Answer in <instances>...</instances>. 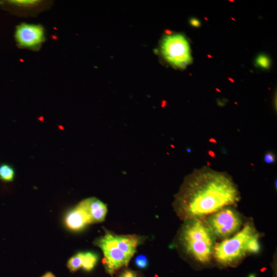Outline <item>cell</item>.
<instances>
[{
	"label": "cell",
	"instance_id": "1",
	"mask_svg": "<svg viewBox=\"0 0 277 277\" xmlns=\"http://www.w3.org/2000/svg\"><path fill=\"white\" fill-rule=\"evenodd\" d=\"M240 199L238 186L231 175L205 166L185 178L174 206L185 221L204 220L226 207L237 205Z\"/></svg>",
	"mask_w": 277,
	"mask_h": 277
},
{
	"label": "cell",
	"instance_id": "2",
	"mask_svg": "<svg viewBox=\"0 0 277 277\" xmlns=\"http://www.w3.org/2000/svg\"><path fill=\"white\" fill-rule=\"evenodd\" d=\"M259 234L252 222H247L237 234L216 243L213 258L221 266H236L247 255L259 252Z\"/></svg>",
	"mask_w": 277,
	"mask_h": 277
},
{
	"label": "cell",
	"instance_id": "3",
	"mask_svg": "<svg viewBox=\"0 0 277 277\" xmlns=\"http://www.w3.org/2000/svg\"><path fill=\"white\" fill-rule=\"evenodd\" d=\"M185 222L180 234V241L185 252L199 263H210L214 257L216 238L204 219Z\"/></svg>",
	"mask_w": 277,
	"mask_h": 277
},
{
	"label": "cell",
	"instance_id": "4",
	"mask_svg": "<svg viewBox=\"0 0 277 277\" xmlns=\"http://www.w3.org/2000/svg\"><path fill=\"white\" fill-rule=\"evenodd\" d=\"M204 221L216 239L223 240L237 234L243 224L241 214L234 206H227L215 212Z\"/></svg>",
	"mask_w": 277,
	"mask_h": 277
},
{
	"label": "cell",
	"instance_id": "5",
	"mask_svg": "<svg viewBox=\"0 0 277 277\" xmlns=\"http://www.w3.org/2000/svg\"><path fill=\"white\" fill-rule=\"evenodd\" d=\"M164 58L172 66L184 69L192 62L189 43L181 34L165 36L161 44Z\"/></svg>",
	"mask_w": 277,
	"mask_h": 277
},
{
	"label": "cell",
	"instance_id": "6",
	"mask_svg": "<svg viewBox=\"0 0 277 277\" xmlns=\"http://www.w3.org/2000/svg\"><path fill=\"white\" fill-rule=\"evenodd\" d=\"M96 243L103 252L106 269L109 274H112L121 267L127 266L131 258L117 246L114 234L106 233Z\"/></svg>",
	"mask_w": 277,
	"mask_h": 277
},
{
	"label": "cell",
	"instance_id": "7",
	"mask_svg": "<svg viewBox=\"0 0 277 277\" xmlns=\"http://www.w3.org/2000/svg\"><path fill=\"white\" fill-rule=\"evenodd\" d=\"M15 38L20 47L38 49L45 39L44 28L40 25L22 23L17 27Z\"/></svg>",
	"mask_w": 277,
	"mask_h": 277
},
{
	"label": "cell",
	"instance_id": "8",
	"mask_svg": "<svg viewBox=\"0 0 277 277\" xmlns=\"http://www.w3.org/2000/svg\"><path fill=\"white\" fill-rule=\"evenodd\" d=\"M79 204L87 212L91 224L101 223L104 220L107 208L100 200L95 198H91L82 201Z\"/></svg>",
	"mask_w": 277,
	"mask_h": 277
},
{
	"label": "cell",
	"instance_id": "9",
	"mask_svg": "<svg viewBox=\"0 0 277 277\" xmlns=\"http://www.w3.org/2000/svg\"><path fill=\"white\" fill-rule=\"evenodd\" d=\"M65 224L71 230L79 231L91 224L87 212L79 204L66 215Z\"/></svg>",
	"mask_w": 277,
	"mask_h": 277
},
{
	"label": "cell",
	"instance_id": "10",
	"mask_svg": "<svg viewBox=\"0 0 277 277\" xmlns=\"http://www.w3.org/2000/svg\"><path fill=\"white\" fill-rule=\"evenodd\" d=\"M117 246L122 251L132 258L135 253L138 244V238L133 235L117 236L114 235Z\"/></svg>",
	"mask_w": 277,
	"mask_h": 277
},
{
	"label": "cell",
	"instance_id": "11",
	"mask_svg": "<svg viewBox=\"0 0 277 277\" xmlns=\"http://www.w3.org/2000/svg\"><path fill=\"white\" fill-rule=\"evenodd\" d=\"M11 6L24 13H30L35 11H38L43 6V3L36 0H15L7 3Z\"/></svg>",
	"mask_w": 277,
	"mask_h": 277
},
{
	"label": "cell",
	"instance_id": "12",
	"mask_svg": "<svg viewBox=\"0 0 277 277\" xmlns=\"http://www.w3.org/2000/svg\"><path fill=\"white\" fill-rule=\"evenodd\" d=\"M98 257L93 252L83 253L82 267L86 271L92 270L97 264Z\"/></svg>",
	"mask_w": 277,
	"mask_h": 277
},
{
	"label": "cell",
	"instance_id": "13",
	"mask_svg": "<svg viewBox=\"0 0 277 277\" xmlns=\"http://www.w3.org/2000/svg\"><path fill=\"white\" fill-rule=\"evenodd\" d=\"M14 177L15 171L11 166L7 164L0 165V179L11 182L14 180Z\"/></svg>",
	"mask_w": 277,
	"mask_h": 277
},
{
	"label": "cell",
	"instance_id": "14",
	"mask_svg": "<svg viewBox=\"0 0 277 277\" xmlns=\"http://www.w3.org/2000/svg\"><path fill=\"white\" fill-rule=\"evenodd\" d=\"M83 253H79L72 257L67 263L71 271H76L82 266Z\"/></svg>",
	"mask_w": 277,
	"mask_h": 277
},
{
	"label": "cell",
	"instance_id": "15",
	"mask_svg": "<svg viewBox=\"0 0 277 277\" xmlns=\"http://www.w3.org/2000/svg\"><path fill=\"white\" fill-rule=\"evenodd\" d=\"M257 64L263 68H268L270 65V61L265 55H260L256 60Z\"/></svg>",
	"mask_w": 277,
	"mask_h": 277
},
{
	"label": "cell",
	"instance_id": "16",
	"mask_svg": "<svg viewBox=\"0 0 277 277\" xmlns=\"http://www.w3.org/2000/svg\"><path fill=\"white\" fill-rule=\"evenodd\" d=\"M135 263L138 268L144 269L147 268L148 265V259L144 255H138L135 258Z\"/></svg>",
	"mask_w": 277,
	"mask_h": 277
},
{
	"label": "cell",
	"instance_id": "17",
	"mask_svg": "<svg viewBox=\"0 0 277 277\" xmlns=\"http://www.w3.org/2000/svg\"><path fill=\"white\" fill-rule=\"evenodd\" d=\"M264 161L267 164H273L275 162V155L271 152H266L264 156Z\"/></svg>",
	"mask_w": 277,
	"mask_h": 277
},
{
	"label": "cell",
	"instance_id": "18",
	"mask_svg": "<svg viewBox=\"0 0 277 277\" xmlns=\"http://www.w3.org/2000/svg\"><path fill=\"white\" fill-rule=\"evenodd\" d=\"M119 277H138L136 272L131 270H126L122 272Z\"/></svg>",
	"mask_w": 277,
	"mask_h": 277
},
{
	"label": "cell",
	"instance_id": "19",
	"mask_svg": "<svg viewBox=\"0 0 277 277\" xmlns=\"http://www.w3.org/2000/svg\"><path fill=\"white\" fill-rule=\"evenodd\" d=\"M189 22L191 26L193 27H199L201 26L200 22L199 20L196 18H191Z\"/></svg>",
	"mask_w": 277,
	"mask_h": 277
},
{
	"label": "cell",
	"instance_id": "20",
	"mask_svg": "<svg viewBox=\"0 0 277 277\" xmlns=\"http://www.w3.org/2000/svg\"><path fill=\"white\" fill-rule=\"evenodd\" d=\"M208 155L213 158H215L216 156L215 153L212 150H209L208 151Z\"/></svg>",
	"mask_w": 277,
	"mask_h": 277
},
{
	"label": "cell",
	"instance_id": "21",
	"mask_svg": "<svg viewBox=\"0 0 277 277\" xmlns=\"http://www.w3.org/2000/svg\"><path fill=\"white\" fill-rule=\"evenodd\" d=\"M42 277H55L51 272H47Z\"/></svg>",
	"mask_w": 277,
	"mask_h": 277
},
{
	"label": "cell",
	"instance_id": "22",
	"mask_svg": "<svg viewBox=\"0 0 277 277\" xmlns=\"http://www.w3.org/2000/svg\"><path fill=\"white\" fill-rule=\"evenodd\" d=\"M209 142L212 144H217L216 140L213 137H211L210 138Z\"/></svg>",
	"mask_w": 277,
	"mask_h": 277
},
{
	"label": "cell",
	"instance_id": "23",
	"mask_svg": "<svg viewBox=\"0 0 277 277\" xmlns=\"http://www.w3.org/2000/svg\"><path fill=\"white\" fill-rule=\"evenodd\" d=\"M229 80H230V81H231L232 82H233V83H234V82H235V81H234L233 79H231V78H229Z\"/></svg>",
	"mask_w": 277,
	"mask_h": 277
},
{
	"label": "cell",
	"instance_id": "24",
	"mask_svg": "<svg viewBox=\"0 0 277 277\" xmlns=\"http://www.w3.org/2000/svg\"><path fill=\"white\" fill-rule=\"evenodd\" d=\"M216 91H217V92H219V93H221V91H220L219 89H216Z\"/></svg>",
	"mask_w": 277,
	"mask_h": 277
}]
</instances>
